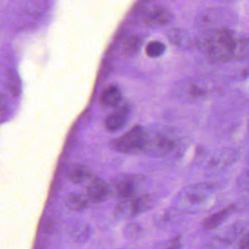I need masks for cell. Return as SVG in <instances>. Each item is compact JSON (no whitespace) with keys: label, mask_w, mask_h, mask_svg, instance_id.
Masks as SVG:
<instances>
[{"label":"cell","mask_w":249,"mask_h":249,"mask_svg":"<svg viewBox=\"0 0 249 249\" xmlns=\"http://www.w3.org/2000/svg\"><path fill=\"white\" fill-rule=\"evenodd\" d=\"M235 41L230 29L216 28L203 34L199 39V46L212 60L226 62L233 58Z\"/></svg>","instance_id":"cell-1"},{"label":"cell","mask_w":249,"mask_h":249,"mask_svg":"<svg viewBox=\"0 0 249 249\" xmlns=\"http://www.w3.org/2000/svg\"><path fill=\"white\" fill-rule=\"evenodd\" d=\"M179 137L171 131L160 130L147 134L144 150L158 157H171L180 150Z\"/></svg>","instance_id":"cell-2"},{"label":"cell","mask_w":249,"mask_h":249,"mask_svg":"<svg viewBox=\"0 0 249 249\" xmlns=\"http://www.w3.org/2000/svg\"><path fill=\"white\" fill-rule=\"evenodd\" d=\"M146 138L147 133L145 129L140 125H136L130 128L124 134L114 139L112 142V147L116 151L122 153H137L141 150H144Z\"/></svg>","instance_id":"cell-3"},{"label":"cell","mask_w":249,"mask_h":249,"mask_svg":"<svg viewBox=\"0 0 249 249\" xmlns=\"http://www.w3.org/2000/svg\"><path fill=\"white\" fill-rule=\"evenodd\" d=\"M153 203V199L148 195L133 196L122 201L115 208V216L119 219H129L148 210Z\"/></svg>","instance_id":"cell-4"},{"label":"cell","mask_w":249,"mask_h":249,"mask_svg":"<svg viewBox=\"0 0 249 249\" xmlns=\"http://www.w3.org/2000/svg\"><path fill=\"white\" fill-rule=\"evenodd\" d=\"M140 18L148 26L159 27L168 23L172 18L169 10L163 5L148 3L145 7H142Z\"/></svg>","instance_id":"cell-5"},{"label":"cell","mask_w":249,"mask_h":249,"mask_svg":"<svg viewBox=\"0 0 249 249\" xmlns=\"http://www.w3.org/2000/svg\"><path fill=\"white\" fill-rule=\"evenodd\" d=\"M140 177L134 175H122L115 179L112 191L116 193L122 199H126L135 196Z\"/></svg>","instance_id":"cell-6"},{"label":"cell","mask_w":249,"mask_h":249,"mask_svg":"<svg viewBox=\"0 0 249 249\" xmlns=\"http://www.w3.org/2000/svg\"><path fill=\"white\" fill-rule=\"evenodd\" d=\"M112 187L104 180H92L87 189V198L89 201L100 203L107 200L112 195Z\"/></svg>","instance_id":"cell-7"},{"label":"cell","mask_w":249,"mask_h":249,"mask_svg":"<svg viewBox=\"0 0 249 249\" xmlns=\"http://www.w3.org/2000/svg\"><path fill=\"white\" fill-rule=\"evenodd\" d=\"M130 106L128 104L123 105L112 114H110L104 121V126L109 131H116L122 128L128 119Z\"/></svg>","instance_id":"cell-8"},{"label":"cell","mask_w":249,"mask_h":249,"mask_svg":"<svg viewBox=\"0 0 249 249\" xmlns=\"http://www.w3.org/2000/svg\"><path fill=\"white\" fill-rule=\"evenodd\" d=\"M234 210H235V206L230 205L226 208H223V209L213 213L212 215H210L204 219V221L202 223L203 229L205 231H210V230L216 229L217 227L222 225L231 216V214H232L234 212Z\"/></svg>","instance_id":"cell-9"},{"label":"cell","mask_w":249,"mask_h":249,"mask_svg":"<svg viewBox=\"0 0 249 249\" xmlns=\"http://www.w3.org/2000/svg\"><path fill=\"white\" fill-rule=\"evenodd\" d=\"M66 177L73 183H82L89 179L91 175L90 170L80 163H70L66 167Z\"/></svg>","instance_id":"cell-10"},{"label":"cell","mask_w":249,"mask_h":249,"mask_svg":"<svg viewBox=\"0 0 249 249\" xmlns=\"http://www.w3.org/2000/svg\"><path fill=\"white\" fill-rule=\"evenodd\" d=\"M122 95L119 88L115 85L106 86L100 96L101 103L106 107H116L121 102Z\"/></svg>","instance_id":"cell-11"},{"label":"cell","mask_w":249,"mask_h":249,"mask_svg":"<svg viewBox=\"0 0 249 249\" xmlns=\"http://www.w3.org/2000/svg\"><path fill=\"white\" fill-rule=\"evenodd\" d=\"M205 199H206L205 193H203L202 191H200L196 188L193 189V190H189L186 193V195H184V196H183L184 204L187 206H192V207L201 205L205 201Z\"/></svg>","instance_id":"cell-12"},{"label":"cell","mask_w":249,"mask_h":249,"mask_svg":"<svg viewBox=\"0 0 249 249\" xmlns=\"http://www.w3.org/2000/svg\"><path fill=\"white\" fill-rule=\"evenodd\" d=\"M142 44L141 39L136 35H130L126 37L122 44V53L124 55L135 54Z\"/></svg>","instance_id":"cell-13"},{"label":"cell","mask_w":249,"mask_h":249,"mask_svg":"<svg viewBox=\"0 0 249 249\" xmlns=\"http://www.w3.org/2000/svg\"><path fill=\"white\" fill-rule=\"evenodd\" d=\"M88 201L89 200L86 196L78 193H71L67 196V205L74 211H81L86 208Z\"/></svg>","instance_id":"cell-14"},{"label":"cell","mask_w":249,"mask_h":249,"mask_svg":"<svg viewBox=\"0 0 249 249\" xmlns=\"http://www.w3.org/2000/svg\"><path fill=\"white\" fill-rule=\"evenodd\" d=\"M91 231L89 226L81 224L77 225L71 231V237L77 243H85L89 240Z\"/></svg>","instance_id":"cell-15"},{"label":"cell","mask_w":249,"mask_h":249,"mask_svg":"<svg viewBox=\"0 0 249 249\" xmlns=\"http://www.w3.org/2000/svg\"><path fill=\"white\" fill-rule=\"evenodd\" d=\"M169 40L173 42L175 45L178 46H191V38L185 33L183 30L180 29H172L170 30V35H169Z\"/></svg>","instance_id":"cell-16"},{"label":"cell","mask_w":249,"mask_h":249,"mask_svg":"<svg viewBox=\"0 0 249 249\" xmlns=\"http://www.w3.org/2000/svg\"><path fill=\"white\" fill-rule=\"evenodd\" d=\"M248 40L247 39H239L235 41L234 51H233V58L236 59H244L248 54Z\"/></svg>","instance_id":"cell-17"},{"label":"cell","mask_w":249,"mask_h":249,"mask_svg":"<svg viewBox=\"0 0 249 249\" xmlns=\"http://www.w3.org/2000/svg\"><path fill=\"white\" fill-rule=\"evenodd\" d=\"M164 52V45L159 41H151L146 47V53L150 57H158Z\"/></svg>","instance_id":"cell-18"},{"label":"cell","mask_w":249,"mask_h":249,"mask_svg":"<svg viewBox=\"0 0 249 249\" xmlns=\"http://www.w3.org/2000/svg\"><path fill=\"white\" fill-rule=\"evenodd\" d=\"M141 233V227L138 224H129L124 228V234L126 238H136Z\"/></svg>","instance_id":"cell-19"},{"label":"cell","mask_w":249,"mask_h":249,"mask_svg":"<svg viewBox=\"0 0 249 249\" xmlns=\"http://www.w3.org/2000/svg\"><path fill=\"white\" fill-rule=\"evenodd\" d=\"M181 248H182L181 238L179 236H176L171 240H169L167 243H165L162 249H181Z\"/></svg>","instance_id":"cell-20"},{"label":"cell","mask_w":249,"mask_h":249,"mask_svg":"<svg viewBox=\"0 0 249 249\" xmlns=\"http://www.w3.org/2000/svg\"><path fill=\"white\" fill-rule=\"evenodd\" d=\"M237 249H248V234L247 232L240 235L237 242Z\"/></svg>","instance_id":"cell-21"},{"label":"cell","mask_w":249,"mask_h":249,"mask_svg":"<svg viewBox=\"0 0 249 249\" xmlns=\"http://www.w3.org/2000/svg\"><path fill=\"white\" fill-rule=\"evenodd\" d=\"M200 249H214V247H213L212 245H209V244H207V245H204V246H202Z\"/></svg>","instance_id":"cell-22"}]
</instances>
